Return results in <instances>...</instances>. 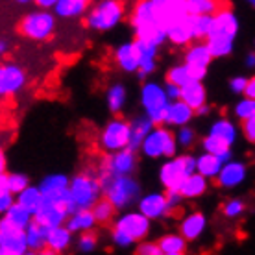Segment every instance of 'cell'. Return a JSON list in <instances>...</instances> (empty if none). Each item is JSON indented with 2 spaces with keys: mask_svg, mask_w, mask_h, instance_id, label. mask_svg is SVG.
I'll return each mask as SVG.
<instances>
[{
  "mask_svg": "<svg viewBox=\"0 0 255 255\" xmlns=\"http://www.w3.org/2000/svg\"><path fill=\"white\" fill-rule=\"evenodd\" d=\"M117 65L121 67L124 72H137L140 69V59H142V52H140L137 41L133 43H124L115 50Z\"/></svg>",
  "mask_w": 255,
  "mask_h": 255,
  "instance_id": "obj_20",
  "label": "cell"
},
{
  "mask_svg": "<svg viewBox=\"0 0 255 255\" xmlns=\"http://www.w3.org/2000/svg\"><path fill=\"white\" fill-rule=\"evenodd\" d=\"M87 6H89V0H59L54 11L61 19H74V17L83 15Z\"/></svg>",
  "mask_w": 255,
  "mask_h": 255,
  "instance_id": "obj_32",
  "label": "cell"
},
{
  "mask_svg": "<svg viewBox=\"0 0 255 255\" xmlns=\"http://www.w3.org/2000/svg\"><path fill=\"white\" fill-rule=\"evenodd\" d=\"M233 113L239 121H248L252 117H255V98H243L241 102H237Z\"/></svg>",
  "mask_w": 255,
  "mask_h": 255,
  "instance_id": "obj_44",
  "label": "cell"
},
{
  "mask_svg": "<svg viewBox=\"0 0 255 255\" xmlns=\"http://www.w3.org/2000/svg\"><path fill=\"white\" fill-rule=\"evenodd\" d=\"M246 2H250V4H252V6L255 7V0H246Z\"/></svg>",
  "mask_w": 255,
  "mask_h": 255,
  "instance_id": "obj_62",
  "label": "cell"
},
{
  "mask_svg": "<svg viewBox=\"0 0 255 255\" xmlns=\"http://www.w3.org/2000/svg\"><path fill=\"white\" fill-rule=\"evenodd\" d=\"M15 2H19V4H28V2H33V0H15Z\"/></svg>",
  "mask_w": 255,
  "mask_h": 255,
  "instance_id": "obj_60",
  "label": "cell"
},
{
  "mask_svg": "<svg viewBox=\"0 0 255 255\" xmlns=\"http://www.w3.org/2000/svg\"><path fill=\"white\" fill-rule=\"evenodd\" d=\"M166 39L174 46H189L192 41H196L194 39V19H192V13H189L187 17H183L178 22H174L172 26H168Z\"/></svg>",
  "mask_w": 255,
  "mask_h": 255,
  "instance_id": "obj_19",
  "label": "cell"
},
{
  "mask_svg": "<svg viewBox=\"0 0 255 255\" xmlns=\"http://www.w3.org/2000/svg\"><path fill=\"white\" fill-rule=\"evenodd\" d=\"M187 4L192 15H215L218 9H222L220 0H187Z\"/></svg>",
  "mask_w": 255,
  "mask_h": 255,
  "instance_id": "obj_42",
  "label": "cell"
},
{
  "mask_svg": "<svg viewBox=\"0 0 255 255\" xmlns=\"http://www.w3.org/2000/svg\"><path fill=\"white\" fill-rule=\"evenodd\" d=\"M198 157L191 153L174 155L168 161H165L159 168V181L165 187V191H179L187 176L196 172Z\"/></svg>",
  "mask_w": 255,
  "mask_h": 255,
  "instance_id": "obj_4",
  "label": "cell"
},
{
  "mask_svg": "<svg viewBox=\"0 0 255 255\" xmlns=\"http://www.w3.org/2000/svg\"><path fill=\"white\" fill-rule=\"evenodd\" d=\"M0 172H6V155L0 153Z\"/></svg>",
  "mask_w": 255,
  "mask_h": 255,
  "instance_id": "obj_58",
  "label": "cell"
},
{
  "mask_svg": "<svg viewBox=\"0 0 255 255\" xmlns=\"http://www.w3.org/2000/svg\"><path fill=\"white\" fill-rule=\"evenodd\" d=\"M155 124L150 117L144 113L142 117H137L131 121V140H129V148L135 150V152H139L140 146H142V140L146 139V135L152 131Z\"/></svg>",
  "mask_w": 255,
  "mask_h": 255,
  "instance_id": "obj_24",
  "label": "cell"
},
{
  "mask_svg": "<svg viewBox=\"0 0 255 255\" xmlns=\"http://www.w3.org/2000/svg\"><path fill=\"white\" fill-rule=\"evenodd\" d=\"M131 26L135 39H142L148 43L161 46L166 39V24L161 15L159 4L152 0H139L131 11Z\"/></svg>",
  "mask_w": 255,
  "mask_h": 255,
  "instance_id": "obj_1",
  "label": "cell"
},
{
  "mask_svg": "<svg viewBox=\"0 0 255 255\" xmlns=\"http://www.w3.org/2000/svg\"><path fill=\"white\" fill-rule=\"evenodd\" d=\"M28 185H30V179H28V176H24V174H19V172L0 174V191H11L13 194H19V192L24 191Z\"/></svg>",
  "mask_w": 255,
  "mask_h": 255,
  "instance_id": "obj_38",
  "label": "cell"
},
{
  "mask_svg": "<svg viewBox=\"0 0 255 255\" xmlns=\"http://www.w3.org/2000/svg\"><path fill=\"white\" fill-rule=\"evenodd\" d=\"M235 39L231 37H207V45L213 54V58H226L233 52Z\"/></svg>",
  "mask_w": 255,
  "mask_h": 255,
  "instance_id": "obj_40",
  "label": "cell"
},
{
  "mask_svg": "<svg viewBox=\"0 0 255 255\" xmlns=\"http://www.w3.org/2000/svg\"><path fill=\"white\" fill-rule=\"evenodd\" d=\"M239 33V19L230 7H222L213 15L209 37H231L235 39Z\"/></svg>",
  "mask_w": 255,
  "mask_h": 255,
  "instance_id": "obj_16",
  "label": "cell"
},
{
  "mask_svg": "<svg viewBox=\"0 0 255 255\" xmlns=\"http://www.w3.org/2000/svg\"><path fill=\"white\" fill-rule=\"evenodd\" d=\"M131 140V122L117 117L109 121L100 133V146L106 152H117L122 148H129Z\"/></svg>",
  "mask_w": 255,
  "mask_h": 255,
  "instance_id": "obj_9",
  "label": "cell"
},
{
  "mask_svg": "<svg viewBox=\"0 0 255 255\" xmlns=\"http://www.w3.org/2000/svg\"><path fill=\"white\" fill-rule=\"evenodd\" d=\"M89 2H91V0H89Z\"/></svg>",
  "mask_w": 255,
  "mask_h": 255,
  "instance_id": "obj_63",
  "label": "cell"
},
{
  "mask_svg": "<svg viewBox=\"0 0 255 255\" xmlns=\"http://www.w3.org/2000/svg\"><path fill=\"white\" fill-rule=\"evenodd\" d=\"M33 220L37 224H41L45 230H52V228H58L63 226L69 220V211L67 205L59 204V202H50L43 198V204L37 209V213L33 215Z\"/></svg>",
  "mask_w": 255,
  "mask_h": 255,
  "instance_id": "obj_13",
  "label": "cell"
},
{
  "mask_svg": "<svg viewBox=\"0 0 255 255\" xmlns=\"http://www.w3.org/2000/svg\"><path fill=\"white\" fill-rule=\"evenodd\" d=\"M178 140L176 135L163 126L153 128L152 131L142 140L140 152L148 159H159V157H174L178 152Z\"/></svg>",
  "mask_w": 255,
  "mask_h": 255,
  "instance_id": "obj_6",
  "label": "cell"
},
{
  "mask_svg": "<svg viewBox=\"0 0 255 255\" xmlns=\"http://www.w3.org/2000/svg\"><path fill=\"white\" fill-rule=\"evenodd\" d=\"M95 224H96V218L93 215V209H80L74 215H70L65 226L72 233H82V231H91L95 228Z\"/></svg>",
  "mask_w": 255,
  "mask_h": 255,
  "instance_id": "obj_29",
  "label": "cell"
},
{
  "mask_svg": "<svg viewBox=\"0 0 255 255\" xmlns=\"http://www.w3.org/2000/svg\"><path fill=\"white\" fill-rule=\"evenodd\" d=\"M137 168V152L131 148H122L109 152L100 163V172L109 176H131Z\"/></svg>",
  "mask_w": 255,
  "mask_h": 255,
  "instance_id": "obj_10",
  "label": "cell"
},
{
  "mask_svg": "<svg viewBox=\"0 0 255 255\" xmlns=\"http://www.w3.org/2000/svg\"><path fill=\"white\" fill-rule=\"evenodd\" d=\"M69 191L70 198L67 200V211H69L70 217L80 209H93V205L100 200V194L104 192V189L98 176L83 172L76 174L70 179Z\"/></svg>",
  "mask_w": 255,
  "mask_h": 255,
  "instance_id": "obj_2",
  "label": "cell"
},
{
  "mask_svg": "<svg viewBox=\"0 0 255 255\" xmlns=\"http://www.w3.org/2000/svg\"><path fill=\"white\" fill-rule=\"evenodd\" d=\"M98 179L102 183L104 194L109 198L119 211L128 209L129 205L140 200V187L131 176H109V174H98Z\"/></svg>",
  "mask_w": 255,
  "mask_h": 255,
  "instance_id": "obj_3",
  "label": "cell"
},
{
  "mask_svg": "<svg viewBox=\"0 0 255 255\" xmlns=\"http://www.w3.org/2000/svg\"><path fill=\"white\" fill-rule=\"evenodd\" d=\"M15 202H17V194H13L11 191H0V213H2V215H4Z\"/></svg>",
  "mask_w": 255,
  "mask_h": 255,
  "instance_id": "obj_50",
  "label": "cell"
},
{
  "mask_svg": "<svg viewBox=\"0 0 255 255\" xmlns=\"http://www.w3.org/2000/svg\"><path fill=\"white\" fill-rule=\"evenodd\" d=\"M246 178H248V168H246V165L241 163V161L230 159L224 163L222 170H220V174H218L217 178V183L222 189H235Z\"/></svg>",
  "mask_w": 255,
  "mask_h": 255,
  "instance_id": "obj_18",
  "label": "cell"
},
{
  "mask_svg": "<svg viewBox=\"0 0 255 255\" xmlns=\"http://www.w3.org/2000/svg\"><path fill=\"white\" fill-rule=\"evenodd\" d=\"M187 241L181 233H168V235H163L157 241L163 255H181L187 252Z\"/></svg>",
  "mask_w": 255,
  "mask_h": 255,
  "instance_id": "obj_30",
  "label": "cell"
},
{
  "mask_svg": "<svg viewBox=\"0 0 255 255\" xmlns=\"http://www.w3.org/2000/svg\"><path fill=\"white\" fill-rule=\"evenodd\" d=\"M56 32V19L50 11L41 9L24 15L19 22V33L32 41H46Z\"/></svg>",
  "mask_w": 255,
  "mask_h": 255,
  "instance_id": "obj_8",
  "label": "cell"
},
{
  "mask_svg": "<svg viewBox=\"0 0 255 255\" xmlns=\"http://www.w3.org/2000/svg\"><path fill=\"white\" fill-rule=\"evenodd\" d=\"M111 239H113V244H115L117 248H129V246L137 244L131 237L128 235L126 231L119 230V228H115V230H113V233H111Z\"/></svg>",
  "mask_w": 255,
  "mask_h": 255,
  "instance_id": "obj_48",
  "label": "cell"
},
{
  "mask_svg": "<svg viewBox=\"0 0 255 255\" xmlns=\"http://www.w3.org/2000/svg\"><path fill=\"white\" fill-rule=\"evenodd\" d=\"M170 98L166 95L165 85H159L155 82H146L140 89V104L142 109L155 126H166L168 109H170Z\"/></svg>",
  "mask_w": 255,
  "mask_h": 255,
  "instance_id": "obj_5",
  "label": "cell"
},
{
  "mask_svg": "<svg viewBox=\"0 0 255 255\" xmlns=\"http://www.w3.org/2000/svg\"><path fill=\"white\" fill-rule=\"evenodd\" d=\"M115 211H119V209H117L115 204H113L109 198H100V200L93 205V215H95L98 224L109 222L111 218L115 217Z\"/></svg>",
  "mask_w": 255,
  "mask_h": 255,
  "instance_id": "obj_41",
  "label": "cell"
},
{
  "mask_svg": "<svg viewBox=\"0 0 255 255\" xmlns=\"http://www.w3.org/2000/svg\"><path fill=\"white\" fill-rule=\"evenodd\" d=\"M106 100H108V108L111 113H121L124 104H126V87L122 83H115L108 89V95H106Z\"/></svg>",
  "mask_w": 255,
  "mask_h": 255,
  "instance_id": "obj_39",
  "label": "cell"
},
{
  "mask_svg": "<svg viewBox=\"0 0 255 255\" xmlns=\"http://www.w3.org/2000/svg\"><path fill=\"white\" fill-rule=\"evenodd\" d=\"M202 148H204V152L218 155L222 161L231 159V146L228 144V142H224L222 139L215 137V135H211V133L205 135L204 139H202Z\"/></svg>",
  "mask_w": 255,
  "mask_h": 255,
  "instance_id": "obj_37",
  "label": "cell"
},
{
  "mask_svg": "<svg viewBox=\"0 0 255 255\" xmlns=\"http://www.w3.org/2000/svg\"><path fill=\"white\" fill-rule=\"evenodd\" d=\"M150 222L152 220L137 209V211H128V213H124L115 222V228L126 231L135 243H140V241H144L150 235Z\"/></svg>",
  "mask_w": 255,
  "mask_h": 255,
  "instance_id": "obj_12",
  "label": "cell"
},
{
  "mask_svg": "<svg viewBox=\"0 0 255 255\" xmlns=\"http://www.w3.org/2000/svg\"><path fill=\"white\" fill-rule=\"evenodd\" d=\"M96 244H98V237H96V233H93V231H82L80 237H78V241H76L78 250L83 252V254H91V252H95Z\"/></svg>",
  "mask_w": 255,
  "mask_h": 255,
  "instance_id": "obj_45",
  "label": "cell"
},
{
  "mask_svg": "<svg viewBox=\"0 0 255 255\" xmlns=\"http://www.w3.org/2000/svg\"><path fill=\"white\" fill-rule=\"evenodd\" d=\"M213 59L215 58H213V54H211L207 41H205V43L200 41V43H192V45L187 46L183 61L189 65H194V67H204V69H207Z\"/></svg>",
  "mask_w": 255,
  "mask_h": 255,
  "instance_id": "obj_26",
  "label": "cell"
},
{
  "mask_svg": "<svg viewBox=\"0 0 255 255\" xmlns=\"http://www.w3.org/2000/svg\"><path fill=\"white\" fill-rule=\"evenodd\" d=\"M124 19V6L121 0H102L87 15V26L96 32H109Z\"/></svg>",
  "mask_w": 255,
  "mask_h": 255,
  "instance_id": "obj_7",
  "label": "cell"
},
{
  "mask_svg": "<svg viewBox=\"0 0 255 255\" xmlns=\"http://www.w3.org/2000/svg\"><path fill=\"white\" fill-rule=\"evenodd\" d=\"M243 133L248 139V142L255 144V117H252L248 121H243Z\"/></svg>",
  "mask_w": 255,
  "mask_h": 255,
  "instance_id": "obj_52",
  "label": "cell"
},
{
  "mask_svg": "<svg viewBox=\"0 0 255 255\" xmlns=\"http://www.w3.org/2000/svg\"><path fill=\"white\" fill-rule=\"evenodd\" d=\"M2 218H6L7 222L13 224V226H17V228H20V230H26V228L32 224L33 215L26 209L24 205H20L19 202H15V204L4 213V217Z\"/></svg>",
  "mask_w": 255,
  "mask_h": 255,
  "instance_id": "obj_36",
  "label": "cell"
},
{
  "mask_svg": "<svg viewBox=\"0 0 255 255\" xmlns=\"http://www.w3.org/2000/svg\"><path fill=\"white\" fill-rule=\"evenodd\" d=\"M244 209H246V205H244L243 200H239V198H233V200H228L226 202V205H224V217L228 218H237L241 217L244 213Z\"/></svg>",
  "mask_w": 255,
  "mask_h": 255,
  "instance_id": "obj_47",
  "label": "cell"
},
{
  "mask_svg": "<svg viewBox=\"0 0 255 255\" xmlns=\"http://www.w3.org/2000/svg\"><path fill=\"white\" fill-rule=\"evenodd\" d=\"M205 226H207V220L202 213H191L179 224V233L191 243V241H196L202 237V233L205 231Z\"/></svg>",
  "mask_w": 255,
  "mask_h": 255,
  "instance_id": "obj_23",
  "label": "cell"
},
{
  "mask_svg": "<svg viewBox=\"0 0 255 255\" xmlns=\"http://www.w3.org/2000/svg\"><path fill=\"white\" fill-rule=\"evenodd\" d=\"M192 19H194V39L209 37L213 15H192Z\"/></svg>",
  "mask_w": 255,
  "mask_h": 255,
  "instance_id": "obj_43",
  "label": "cell"
},
{
  "mask_svg": "<svg viewBox=\"0 0 255 255\" xmlns=\"http://www.w3.org/2000/svg\"><path fill=\"white\" fill-rule=\"evenodd\" d=\"M244 63H246L248 69H255V52H250L248 56H246V59H244Z\"/></svg>",
  "mask_w": 255,
  "mask_h": 255,
  "instance_id": "obj_56",
  "label": "cell"
},
{
  "mask_svg": "<svg viewBox=\"0 0 255 255\" xmlns=\"http://www.w3.org/2000/svg\"><path fill=\"white\" fill-rule=\"evenodd\" d=\"M17 202L20 205H24L32 215H35L37 209L41 207V204H43V191H41V187L28 185L24 191H20L17 194Z\"/></svg>",
  "mask_w": 255,
  "mask_h": 255,
  "instance_id": "obj_35",
  "label": "cell"
},
{
  "mask_svg": "<svg viewBox=\"0 0 255 255\" xmlns=\"http://www.w3.org/2000/svg\"><path fill=\"white\" fill-rule=\"evenodd\" d=\"M165 89H166V95H168V98H170V100H179V98H181V87H179V85H176V83L166 82Z\"/></svg>",
  "mask_w": 255,
  "mask_h": 255,
  "instance_id": "obj_53",
  "label": "cell"
},
{
  "mask_svg": "<svg viewBox=\"0 0 255 255\" xmlns=\"http://www.w3.org/2000/svg\"><path fill=\"white\" fill-rule=\"evenodd\" d=\"M33 2L41 9H50V7H56V4H58L59 0H33Z\"/></svg>",
  "mask_w": 255,
  "mask_h": 255,
  "instance_id": "obj_54",
  "label": "cell"
},
{
  "mask_svg": "<svg viewBox=\"0 0 255 255\" xmlns=\"http://www.w3.org/2000/svg\"><path fill=\"white\" fill-rule=\"evenodd\" d=\"M159 9L166 24V30H168V26H172L174 22H178V20H181L183 17L189 15L187 0H166V2L159 4Z\"/></svg>",
  "mask_w": 255,
  "mask_h": 255,
  "instance_id": "obj_25",
  "label": "cell"
},
{
  "mask_svg": "<svg viewBox=\"0 0 255 255\" xmlns=\"http://www.w3.org/2000/svg\"><path fill=\"white\" fill-rule=\"evenodd\" d=\"M209 133L218 137V139H222L224 142H228L230 146L235 144L237 135H239L237 133V126L231 121H228V119H218V121L213 122L209 128Z\"/></svg>",
  "mask_w": 255,
  "mask_h": 255,
  "instance_id": "obj_34",
  "label": "cell"
},
{
  "mask_svg": "<svg viewBox=\"0 0 255 255\" xmlns=\"http://www.w3.org/2000/svg\"><path fill=\"white\" fill-rule=\"evenodd\" d=\"M244 96H248V98H255V76L248 80V85H246Z\"/></svg>",
  "mask_w": 255,
  "mask_h": 255,
  "instance_id": "obj_55",
  "label": "cell"
},
{
  "mask_svg": "<svg viewBox=\"0 0 255 255\" xmlns=\"http://www.w3.org/2000/svg\"><path fill=\"white\" fill-rule=\"evenodd\" d=\"M30 252L26 230H20L2 218L0 220V254L2 255H24Z\"/></svg>",
  "mask_w": 255,
  "mask_h": 255,
  "instance_id": "obj_11",
  "label": "cell"
},
{
  "mask_svg": "<svg viewBox=\"0 0 255 255\" xmlns=\"http://www.w3.org/2000/svg\"><path fill=\"white\" fill-rule=\"evenodd\" d=\"M26 237H28V248L33 254H43L46 250V230L32 220V224L26 228Z\"/></svg>",
  "mask_w": 255,
  "mask_h": 255,
  "instance_id": "obj_33",
  "label": "cell"
},
{
  "mask_svg": "<svg viewBox=\"0 0 255 255\" xmlns=\"http://www.w3.org/2000/svg\"><path fill=\"white\" fill-rule=\"evenodd\" d=\"M137 255H163L159 244L157 243H148V241H140L137 243V250H135Z\"/></svg>",
  "mask_w": 255,
  "mask_h": 255,
  "instance_id": "obj_49",
  "label": "cell"
},
{
  "mask_svg": "<svg viewBox=\"0 0 255 255\" xmlns=\"http://www.w3.org/2000/svg\"><path fill=\"white\" fill-rule=\"evenodd\" d=\"M207 74V69L204 67H194V65L189 63H179L174 65L172 69L166 72V82H172L179 87H185L187 83L191 82H202Z\"/></svg>",
  "mask_w": 255,
  "mask_h": 255,
  "instance_id": "obj_17",
  "label": "cell"
},
{
  "mask_svg": "<svg viewBox=\"0 0 255 255\" xmlns=\"http://www.w3.org/2000/svg\"><path fill=\"white\" fill-rule=\"evenodd\" d=\"M137 209L142 215H146L150 220H159V218H165L172 213L170 205H168L166 192H150V194L140 196V200L137 202Z\"/></svg>",
  "mask_w": 255,
  "mask_h": 255,
  "instance_id": "obj_14",
  "label": "cell"
},
{
  "mask_svg": "<svg viewBox=\"0 0 255 255\" xmlns=\"http://www.w3.org/2000/svg\"><path fill=\"white\" fill-rule=\"evenodd\" d=\"M209 111H211L209 104L205 102L204 106H200V108L196 109V115H198V117H205V115H209Z\"/></svg>",
  "mask_w": 255,
  "mask_h": 255,
  "instance_id": "obj_57",
  "label": "cell"
},
{
  "mask_svg": "<svg viewBox=\"0 0 255 255\" xmlns=\"http://www.w3.org/2000/svg\"><path fill=\"white\" fill-rule=\"evenodd\" d=\"M207 185H209V178H205L204 174H200V172H192L191 176H187V179L183 181L179 192H181L183 198L192 200V198L202 196V194L207 191Z\"/></svg>",
  "mask_w": 255,
  "mask_h": 255,
  "instance_id": "obj_27",
  "label": "cell"
},
{
  "mask_svg": "<svg viewBox=\"0 0 255 255\" xmlns=\"http://www.w3.org/2000/svg\"><path fill=\"white\" fill-rule=\"evenodd\" d=\"M176 140H178V144L181 148H189L194 144V140H196V133H194V129L189 128V124L185 126H179V129L176 131Z\"/></svg>",
  "mask_w": 255,
  "mask_h": 255,
  "instance_id": "obj_46",
  "label": "cell"
},
{
  "mask_svg": "<svg viewBox=\"0 0 255 255\" xmlns=\"http://www.w3.org/2000/svg\"><path fill=\"white\" fill-rule=\"evenodd\" d=\"M72 244V231L67 226H58L46 230V250L43 254H61L70 248Z\"/></svg>",
  "mask_w": 255,
  "mask_h": 255,
  "instance_id": "obj_21",
  "label": "cell"
},
{
  "mask_svg": "<svg viewBox=\"0 0 255 255\" xmlns=\"http://www.w3.org/2000/svg\"><path fill=\"white\" fill-rule=\"evenodd\" d=\"M181 100H185L189 106L198 109L207 102V91L202 82H191L185 87H181Z\"/></svg>",
  "mask_w": 255,
  "mask_h": 255,
  "instance_id": "obj_31",
  "label": "cell"
},
{
  "mask_svg": "<svg viewBox=\"0 0 255 255\" xmlns=\"http://www.w3.org/2000/svg\"><path fill=\"white\" fill-rule=\"evenodd\" d=\"M196 115V109L189 106L185 100H172L170 102V109H168V119H166V126L179 128L185 126L192 121V117Z\"/></svg>",
  "mask_w": 255,
  "mask_h": 255,
  "instance_id": "obj_22",
  "label": "cell"
},
{
  "mask_svg": "<svg viewBox=\"0 0 255 255\" xmlns=\"http://www.w3.org/2000/svg\"><path fill=\"white\" fill-rule=\"evenodd\" d=\"M248 80H250V78H246V76L231 78V82H230L231 93H235V95H244V91H246V85H248Z\"/></svg>",
  "mask_w": 255,
  "mask_h": 255,
  "instance_id": "obj_51",
  "label": "cell"
},
{
  "mask_svg": "<svg viewBox=\"0 0 255 255\" xmlns=\"http://www.w3.org/2000/svg\"><path fill=\"white\" fill-rule=\"evenodd\" d=\"M226 161H222L218 155L209 152H204L202 155H198V165H196V172L204 174L205 178L209 179H217L220 170Z\"/></svg>",
  "mask_w": 255,
  "mask_h": 255,
  "instance_id": "obj_28",
  "label": "cell"
},
{
  "mask_svg": "<svg viewBox=\"0 0 255 255\" xmlns=\"http://www.w3.org/2000/svg\"><path fill=\"white\" fill-rule=\"evenodd\" d=\"M152 2H155V4H163V2H166V0H152Z\"/></svg>",
  "mask_w": 255,
  "mask_h": 255,
  "instance_id": "obj_61",
  "label": "cell"
},
{
  "mask_svg": "<svg viewBox=\"0 0 255 255\" xmlns=\"http://www.w3.org/2000/svg\"><path fill=\"white\" fill-rule=\"evenodd\" d=\"M6 50H7V45H6V41L2 39V43H0V52H2V54H6Z\"/></svg>",
  "mask_w": 255,
  "mask_h": 255,
  "instance_id": "obj_59",
  "label": "cell"
},
{
  "mask_svg": "<svg viewBox=\"0 0 255 255\" xmlns=\"http://www.w3.org/2000/svg\"><path fill=\"white\" fill-rule=\"evenodd\" d=\"M26 83L24 70L17 63H4L0 69V95L4 98L15 96Z\"/></svg>",
  "mask_w": 255,
  "mask_h": 255,
  "instance_id": "obj_15",
  "label": "cell"
}]
</instances>
